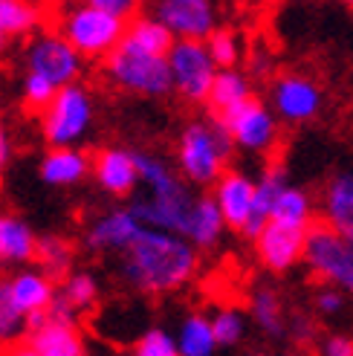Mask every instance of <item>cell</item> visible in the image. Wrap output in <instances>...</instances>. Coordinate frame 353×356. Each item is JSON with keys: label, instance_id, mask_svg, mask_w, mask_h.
<instances>
[{"label": "cell", "instance_id": "obj_4", "mask_svg": "<svg viewBox=\"0 0 353 356\" xmlns=\"http://www.w3.org/2000/svg\"><path fill=\"white\" fill-rule=\"evenodd\" d=\"M108 76L119 87H125L131 93H142V96H163L174 87L168 58L142 49L128 35L108 56Z\"/></svg>", "mask_w": 353, "mask_h": 356}, {"label": "cell", "instance_id": "obj_30", "mask_svg": "<svg viewBox=\"0 0 353 356\" xmlns=\"http://www.w3.org/2000/svg\"><path fill=\"white\" fill-rule=\"evenodd\" d=\"M21 333H26V313L15 305L9 281L0 278V345L15 342Z\"/></svg>", "mask_w": 353, "mask_h": 356}, {"label": "cell", "instance_id": "obj_35", "mask_svg": "<svg viewBox=\"0 0 353 356\" xmlns=\"http://www.w3.org/2000/svg\"><path fill=\"white\" fill-rule=\"evenodd\" d=\"M61 296L69 301V307L73 310H84L87 305H93L96 301V281L90 275H84V273L69 275L64 281V287H61Z\"/></svg>", "mask_w": 353, "mask_h": 356}, {"label": "cell", "instance_id": "obj_16", "mask_svg": "<svg viewBox=\"0 0 353 356\" xmlns=\"http://www.w3.org/2000/svg\"><path fill=\"white\" fill-rule=\"evenodd\" d=\"M142 223H139L131 211H110V215H104L101 220H96L90 226V232H87V246L90 249H131V243L139 238V232H142Z\"/></svg>", "mask_w": 353, "mask_h": 356}, {"label": "cell", "instance_id": "obj_20", "mask_svg": "<svg viewBox=\"0 0 353 356\" xmlns=\"http://www.w3.org/2000/svg\"><path fill=\"white\" fill-rule=\"evenodd\" d=\"M29 342L41 356H84V342L73 322H56V318H49L38 333H32Z\"/></svg>", "mask_w": 353, "mask_h": 356}, {"label": "cell", "instance_id": "obj_23", "mask_svg": "<svg viewBox=\"0 0 353 356\" xmlns=\"http://www.w3.org/2000/svg\"><path fill=\"white\" fill-rule=\"evenodd\" d=\"M12 287V298L15 305L21 307L26 316L29 313H38V310H47L56 298V290H52V281L49 275H41V273H21L9 281Z\"/></svg>", "mask_w": 353, "mask_h": 356}, {"label": "cell", "instance_id": "obj_31", "mask_svg": "<svg viewBox=\"0 0 353 356\" xmlns=\"http://www.w3.org/2000/svg\"><path fill=\"white\" fill-rule=\"evenodd\" d=\"M35 258L41 261V266L49 275H64L69 258H73V246H69L64 238H41Z\"/></svg>", "mask_w": 353, "mask_h": 356}, {"label": "cell", "instance_id": "obj_7", "mask_svg": "<svg viewBox=\"0 0 353 356\" xmlns=\"http://www.w3.org/2000/svg\"><path fill=\"white\" fill-rule=\"evenodd\" d=\"M41 119H44V136L49 145L69 148L90 128V119H93L90 96L79 84H67L52 99L49 108L41 113Z\"/></svg>", "mask_w": 353, "mask_h": 356}, {"label": "cell", "instance_id": "obj_21", "mask_svg": "<svg viewBox=\"0 0 353 356\" xmlns=\"http://www.w3.org/2000/svg\"><path fill=\"white\" fill-rule=\"evenodd\" d=\"M35 252H38V238L32 235V229L17 218L0 215V261L21 264V261H32Z\"/></svg>", "mask_w": 353, "mask_h": 356}, {"label": "cell", "instance_id": "obj_32", "mask_svg": "<svg viewBox=\"0 0 353 356\" xmlns=\"http://www.w3.org/2000/svg\"><path fill=\"white\" fill-rule=\"evenodd\" d=\"M208 52H211V58H215V64L220 70H235L238 58H240V41H238V35L232 29H215L208 35Z\"/></svg>", "mask_w": 353, "mask_h": 356}, {"label": "cell", "instance_id": "obj_13", "mask_svg": "<svg viewBox=\"0 0 353 356\" xmlns=\"http://www.w3.org/2000/svg\"><path fill=\"white\" fill-rule=\"evenodd\" d=\"M272 104L281 119L287 122H307L319 113L322 108V93L313 81L302 76H284L272 87Z\"/></svg>", "mask_w": 353, "mask_h": 356}, {"label": "cell", "instance_id": "obj_12", "mask_svg": "<svg viewBox=\"0 0 353 356\" xmlns=\"http://www.w3.org/2000/svg\"><path fill=\"white\" fill-rule=\"evenodd\" d=\"M156 21H163L180 41H203L215 32L211 0H160Z\"/></svg>", "mask_w": 353, "mask_h": 356}, {"label": "cell", "instance_id": "obj_34", "mask_svg": "<svg viewBox=\"0 0 353 356\" xmlns=\"http://www.w3.org/2000/svg\"><path fill=\"white\" fill-rule=\"evenodd\" d=\"M211 327H215V336H217V345H238L243 339V330H246V322L238 310H217L215 318H211Z\"/></svg>", "mask_w": 353, "mask_h": 356}, {"label": "cell", "instance_id": "obj_26", "mask_svg": "<svg viewBox=\"0 0 353 356\" xmlns=\"http://www.w3.org/2000/svg\"><path fill=\"white\" fill-rule=\"evenodd\" d=\"M38 9L26 0H0V52L9 44V38L26 35L38 26Z\"/></svg>", "mask_w": 353, "mask_h": 356}, {"label": "cell", "instance_id": "obj_2", "mask_svg": "<svg viewBox=\"0 0 353 356\" xmlns=\"http://www.w3.org/2000/svg\"><path fill=\"white\" fill-rule=\"evenodd\" d=\"M136 168H139V183L145 186V194L136 197L128 211L145 229H160V232L186 238L191 209L197 203V197H191L163 159L136 154Z\"/></svg>", "mask_w": 353, "mask_h": 356}, {"label": "cell", "instance_id": "obj_25", "mask_svg": "<svg viewBox=\"0 0 353 356\" xmlns=\"http://www.w3.org/2000/svg\"><path fill=\"white\" fill-rule=\"evenodd\" d=\"M252 316H255L258 327L267 336H272V339H284V336L290 333L287 318H284V307H281V298L270 287H258L252 293Z\"/></svg>", "mask_w": 353, "mask_h": 356}, {"label": "cell", "instance_id": "obj_17", "mask_svg": "<svg viewBox=\"0 0 353 356\" xmlns=\"http://www.w3.org/2000/svg\"><path fill=\"white\" fill-rule=\"evenodd\" d=\"M96 177L104 186V191L116 194V197H128L136 188L139 180V168H136V154L108 148L96 156Z\"/></svg>", "mask_w": 353, "mask_h": 356}, {"label": "cell", "instance_id": "obj_10", "mask_svg": "<svg viewBox=\"0 0 353 356\" xmlns=\"http://www.w3.org/2000/svg\"><path fill=\"white\" fill-rule=\"evenodd\" d=\"M223 128L232 134L235 145H240L243 151H255V154H263L275 145V136H278V128H275V119L272 113L263 108L258 99H249L243 102L240 108H235L232 113H226L217 119Z\"/></svg>", "mask_w": 353, "mask_h": 356}, {"label": "cell", "instance_id": "obj_22", "mask_svg": "<svg viewBox=\"0 0 353 356\" xmlns=\"http://www.w3.org/2000/svg\"><path fill=\"white\" fill-rule=\"evenodd\" d=\"M87 168H90V163H87V156L81 151L52 148L41 163V180L49 186H69V183H79L87 174Z\"/></svg>", "mask_w": 353, "mask_h": 356}, {"label": "cell", "instance_id": "obj_38", "mask_svg": "<svg viewBox=\"0 0 353 356\" xmlns=\"http://www.w3.org/2000/svg\"><path fill=\"white\" fill-rule=\"evenodd\" d=\"M84 6H93L99 12H108L113 17H122V21H128V17L136 15L139 9V0H84Z\"/></svg>", "mask_w": 353, "mask_h": 356}, {"label": "cell", "instance_id": "obj_39", "mask_svg": "<svg viewBox=\"0 0 353 356\" xmlns=\"http://www.w3.org/2000/svg\"><path fill=\"white\" fill-rule=\"evenodd\" d=\"M322 356H353V339L342 333H333L322 345Z\"/></svg>", "mask_w": 353, "mask_h": 356}, {"label": "cell", "instance_id": "obj_9", "mask_svg": "<svg viewBox=\"0 0 353 356\" xmlns=\"http://www.w3.org/2000/svg\"><path fill=\"white\" fill-rule=\"evenodd\" d=\"M26 64H29V73H38V76L49 79L56 87H67L79 76L81 56L76 52L73 44L61 38V35H41V38H35L29 44Z\"/></svg>", "mask_w": 353, "mask_h": 356}, {"label": "cell", "instance_id": "obj_40", "mask_svg": "<svg viewBox=\"0 0 353 356\" xmlns=\"http://www.w3.org/2000/svg\"><path fill=\"white\" fill-rule=\"evenodd\" d=\"M0 356H41V353L32 348V342H9L0 345Z\"/></svg>", "mask_w": 353, "mask_h": 356}, {"label": "cell", "instance_id": "obj_19", "mask_svg": "<svg viewBox=\"0 0 353 356\" xmlns=\"http://www.w3.org/2000/svg\"><path fill=\"white\" fill-rule=\"evenodd\" d=\"M252 93H249V81L246 76H240L238 70H220L215 76V84L208 90V111H211V119H220L226 113H232L235 108H240L243 102H249Z\"/></svg>", "mask_w": 353, "mask_h": 356}, {"label": "cell", "instance_id": "obj_29", "mask_svg": "<svg viewBox=\"0 0 353 356\" xmlns=\"http://www.w3.org/2000/svg\"><path fill=\"white\" fill-rule=\"evenodd\" d=\"M313 206H310V197L302 191V188H295V186H287L284 191H281V197L272 209V220L278 223H290V226H302L307 229L313 223Z\"/></svg>", "mask_w": 353, "mask_h": 356}, {"label": "cell", "instance_id": "obj_44", "mask_svg": "<svg viewBox=\"0 0 353 356\" xmlns=\"http://www.w3.org/2000/svg\"><path fill=\"white\" fill-rule=\"evenodd\" d=\"M252 356H267V353H252Z\"/></svg>", "mask_w": 353, "mask_h": 356}, {"label": "cell", "instance_id": "obj_1", "mask_svg": "<svg viewBox=\"0 0 353 356\" xmlns=\"http://www.w3.org/2000/svg\"><path fill=\"white\" fill-rule=\"evenodd\" d=\"M194 270H197L194 243L160 229H142L122 264V275L142 293H171L183 287Z\"/></svg>", "mask_w": 353, "mask_h": 356}, {"label": "cell", "instance_id": "obj_43", "mask_svg": "<svg viewBox=\"0 0 353 356\" xmlns=\"http://www.w3.org/2000/svg\"><path fill=\"white\" fill-rule=\"evenodd\" d=\"M263 3H281V0H263Z\"/></svg>", "mask_w": 353, "mask_h": 356}, {"label": "cell", "instance_id": "obj_11", "mask_svg": "<svg viewBox=\"0 0 353 356\" xmlns=\"http://www.w3.org/2000/svg\"><path fill=\"white\" fill-rule=\"evenodd\" d=\"M255 246H258V258L263 261L267 270L287 273V270H293V266L304 258L307 229L270 220L267 226H263V232L258 235Z\"/></svg>", "mask_w": 353, "mask_h": 356}, {"label": "cell", "instance_id": "obj_8", "mask_svg": "<svg viewBox=\"0 0 353 356\" xmlns=\"http://www.w3.org/2000/svg\"><path fill=\"white\" fill-rule=\"evenodd\" d=\"M168 64H171L174 87L180 90L183 99L188 102L208 99V90L220 70L203 41H176L174 49L168 52Z\"/></svg>", "mask_w": 353, "mask_h": 356}, {"label": "cell", "instance_id": "obj_37", "mask_svg": "<svg viewBox=\"0 0 353 356\" xmlns=\"http://www.w3.org/2000/svg\"><path fill=\"white\" fill-rule=\"evenodd\" d=\"M313 307L319 310L322 316H327V318H336V316H342L345 307H347V293L339 290V287H333V284H325V287L315 290Z\"/></svg>", "mask_w": 353, "mask_h": 356}, {"label": "cell", "instance_id": "obj_33", "mask_svg": "<svg viewBox=\"0 0 353 356\" xmlns=\"http://www.w3.org/2000/svg\"><path fill=\"white\" fill-rule=\"evenodd\" d=\"M58 90L61 87H56L49 79L38 76V73H29L26 81H24V102H26L29 111H41L44 113L52 104V99L58 96Z\"/></svg>", "mask_w": 353, "mask_h": 356}, {"label": "cell", "instance_id": "obj_18", "mask_svg": "<svg viewBox=\"0 0 353 356\" xmlns=\"http://www.w3.org/2000/svg\"><path fill=\"white\" fill-rule=\"evenodd\" d=\"M290 183H287V174L281 165H270L267 171H263V177L255 183V209H252V218L249 223L243 226V238L249 241H258V235L263 232V226H267L272 220V209L281 197V191H284Z\"/></svg>", "mask_w": 353, "mask_h": 356}, {"label": "cell", "instance_id": "obj_27", "mask_svg": "<svg viewBox=\"0 0 353 356\" xmlns=\"http://www.w3.org/2000/svg\"><path fill=\"white\" fill-rule=\"evenodd\" d=\"M183 356H211L217 348V336L208 318L203 316H188L180 325V336H176Z\"/></svg>", "mask_w": 353, "mask_h": 356}, {"label": "cell", "instance_id": "obj_28", "mask_svg": "<svg viewBox=\"0 0 353 356\" xmlns=\"http://www.w3.org/2000/svg\"><path fill=\"white\" fill-rule=\"evenodd\" d=\"M128 38L133 44H139L142 49L154 52V56H165L174 49V32L163 24V21H151V17H139V21H133L128 26Z\"/></svg>", "mask_w": 353, "mask_h": 356}, {"label": "cell", "instance_id": "obj_24", "mask_svg": "<svg viewBox=\"0 0 353 356\" xmlns=\"http://www.w3.org/2000/svg\"><path fill=\"white\" fill-rule=\"evenodd\" d=\"M223 211L217 206L215 197H197L191 209V220H188V235L186 241H191L194 246H215L220 232H223Z\"/></svg>", "mask_w": 353, "mask_h": 356}, {"label": "cell", "instance_id": "obj_3", "mask_svg": "<svg viewBox=\"0 0 353 356\" xmlns=\"http://www.w3.org/2000/svg\"><path fill=\"white\" fill-rule=\"evenodd\" d=\"M232 134L217 119L194 122L180 136V168L191 183L208 186L223 177V165L232 154Z\"/></svg>", "mask_w": 353, "mask_h": 356}, {"label": "cell", "instance_id": "obj_6", "mask_svg": "<svg viewBox=\"0 0 353 356\" xmlns=\"http://www.w3.org/2000/svg\"><path fill=\"white\" fill-rule=\"evenodd\" d=\"M128 35V26L122 17L99 12L93 6H79L61 21V38L76 47L79 56L99 58L110 56Z\"/></svg>", "mask_w": 353, "mask_h": 356}, {"label": "cell", "instance_id": "obj_5", "mask_svg": "<svg viewBox=\"0 0 353 356\" xmlns=\"http://www.w3.org/2000/svg\"><path fill=\"white\" fill-rule=\"evenodd\" d=\"M304 261L322 278V284H333L353 296V243L342 238L330 223L313 220L307 226Z\"/></svg>", "mask_w": 353, "mask_h": 356}, {"label": "cell", "instance_id": "obj_42", "mask_svg": "<svg viewBox=\"0 0 353 356\" xmlns=\"http://www.w3.org/2000/svg\"><path fill=\"white\" fill-rule=\"evenodd\" d=\"M6 159H9V139H6V131H3V124H0V171H3Z\"/></svg>", "mask_w": 353, "mask_h": 356}, {"label": "cell", "instance_id": "obj_36", "mask_svg": "<svg viewBox=\"0 0 353 356\" xmlns=\"http://www.w3.org/2000/svg\"><path fill=\"white\" fill-rule=\"evenodd\" d=\"M136 356H183V353L180 345L165 330H148L136 345Z\"/></svg>", "mask_w": 353, "mask_h": 356}, {"label": "cell", "instance_id": "obj_41", "mask_svg": "<svg viewBox=\"0 0 353 356\" xmlns=\"http://www.w3.org/2000/svg\"><path fill=\"white\" fill-rule=\"evenodd\" d=\"M290 333L295 336V339L307 342L310 336H313V322H310V318H304V316H295L293 322H290Z\"/></svg>", "mask_w": 353, "mask_h": 356}, {"label": "cell", "instance_id": "obj_15", "mask_svg": "<svg viewBox=\"0 0 353 356\" xmlns=\"http://www.w3.org/2000/svg\"><path fill=\"white\" fill-rule=\"evenodd\" d=\"M325 223L353 243V168L330 177L325 188Z\"/></svg>", "mask_w": 353, "mask_h": 356}, {"label": "cell", "instance_id": "obj_14", "mask_svg": "<svg viewBox=\"0 0 353 356\" xmlns=\"http://www.w3.org/2000/svg\"><path fill=\"white\" fill-rule=\"evenodd\" d=\"M215 200L223 211L226 226L243 232V226L249 223L255 209V183L240 171H223L215 186Z\"/></svg>", "mask_w": 353, "mask_h": 356}]
</instances>
